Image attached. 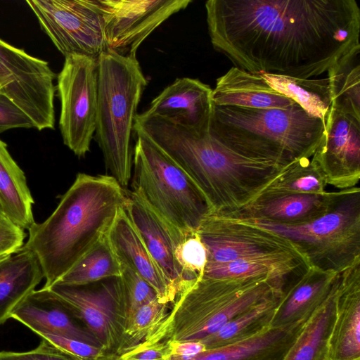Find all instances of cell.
<instances>
[{"instance_id":"obj_1","label":"cell","mask_w":360,"mask_h":360,"mask_svg":"<svg viewBox=\"0 0 360 360\" xmlns=\"http://www.w3.org/2000/svg\"><path fill=\"white\" fill-rule=\"evenodd\" d=\"M213 48L240 70L318 77L360 49L355 0H209Z\"/></svg>"},{"instance_id":"obj_2","label":"cell","mask_w":360,"mask_h":360,"mask_svg":"<svg viewBox=\"0 0 360 360\" xmlns=\"http://www.w3.org/2000/svg\"><path fill=\"white\" fill-rule=\"evenodd\" d=\"M134 132L148 137L190 176L212 213L232 212L251 202L288 166L244 156L209 131H197L145 112L136 115Z\"/></svg>"},{"instance_id":"obj_3","label":"cell","mask_w":360,"mask_h":360,"mask_svg":"<svg viewBox=\"0 0 360 360\" xmlns=\"http://www.w3.org/2000/svg\"><path fill=\"white\" fill-rule=\"evenodd\" d=\"M127 191L110 175L78 173L56 208L34 223L22 248L32 252L48 288L108 235Z\"/></svg>"},{"instance_id":"obj_4","label":"cell","mask_w":360,"mask_h":360,"mask_svg":"<svg viewBox=\"0 0 360 360\" xmlns=\"http://www.w3.org/2000/svg\"><path fill=\"white\" fill-rule=\"evenodd\" d=\"M210 134L244 156L288 165L311 158L326 135V123L295 103L285 108L213 104Z\"/></svg>"},{"instance_id":"obj_5","label":"cell","mask_w":360,"mask_h":360,"mask_svg":"<svg viewBox=\"0 0 360 360\" xmlns=\"http://www.w3.org/2000/svg\"><path fill=\"white\" fill-rule=\"evenodd\" d=\"M196 232L207 252L201 278L266 275L288 285L309 266L300 249L285 238L216 213L208 214Z\"/></svg>"},{"instance_id":"obj_6","label":"cell","mask_w":360,"mask_h":360,"mask_svg":"<svg viewBox=\"0 0 360 360\" xmlns=\"http://www.w3.org/2000/svg\"><path fill=\"white\" fill-rule=\"evenodd\" d=\"M286 285L266 275L200 278L177 295L165 319L142 342L200 341L251 307L282 296Z\"/></svg>"},{"instance_id":"obj_7","label":"cell","mask_w":360,"mask_h":360,"mask_svg":"<svg viewBox=\"0 0 360 360\" xmlns=\"http://www.w3.org/2000/svg\"><path fill=\"white\" fill-rule=\"evenodd\" d=\"M97 60L96 140L106 169L124 188L132 174L131 140L147 80L136 57L121 56L107 49Z\"/></svg>"},{"instance_id":"obj_8","label":"cell","mask_w":360,"mask_h":360,"mask_svg":"<svg viewBox=\"0 0 360 360\" xmlns=\"http://www.w3.org/2000/svg\"><path fill=\"white\" fill-rule=\"evenodd\" d=\"M134 133L132 191L183 232L197 231L212 213L206 198L167 153L143 134Z\"/></svg>"},{"instance_id":"obj_9","label":"cell","mask_w":360,"mask_h":360,"mask_svg":"<svg viewBox=\"0 0 360 360\" xmlns=\"http://www.w3.org/2000/svg\"><path fill=\"white\" fill-rule=\"evenodd\" d=\"M233 219L285 238L300 249L309 266L323 271L342 272L360 262L359 186L340 190L325 213L304 224L287 225L259 219Z\"/></svg>"},{"instance_id":"obj_10","label":"cell","mask_w":360,"mask_h":360,"mask_svg":"<svg viewBox=\"0 0 360 360\" xmlns=\"http://www.w3.org/2000/svg\"><path fill=\"white\" fill-rule=\"evenodd\" d=\"M60 103L59 129L63 143L82 158L90 150L96 131L98 104L97 58L65 57L56 86Z\"/></svg>"},{"instance_id":"obj_11","label":"cell","mask_w":360,"mask_h":360,"mask_svg":"<svg viewBox=\"0 0 360 360\" xmlns=\"http://www.w3.org/2000/svg\"><path fill=\"white\" fill-rule=\"evenodd\" d=\"M26 4L64 57L98 58L108 49L100 0H27Z\"/></svg>"},{"instance_id":"obj_12","label":"cell","mask_w":360,"mask_h":360,"mask_svg":"<svg viewBox=\"0 0 360 360\" xmlns=\"http://www.w3.org/2000/svg\"><path fill=\"white\" fill-rule=\"evenodd\" d=\"M54 78L46 61L0 38L1 93L18 105L39 131L54 128Z\"/></svg>"},{"instance_id":"obj_13","label":"cell","mask_w":360,"mask_h":360,"mask_svg":"<svg viewBox=\"0 0 360 360\" xmlns=\"http://www.w3.org/2000/svg\"><path fill=\"white\" fill-rule=\"evenodd\" d=\"M44 288L97 340L106 355L117 356L121 338L118 277L82 285L54 283Z\"/></svg>"},{"instance_id":"obj_14","label":"cell","mask_w":360,"mask_h":360,"mask_svg":"<svg viewBox=\"0 0 360 360\" xmlns=\"http://www.w3.org/2000/svg\"><path fill=\"white\" fill-rule=\"evenodd\" d=\"M108 49L136 57L141 43L191 0H100Z\"/></svg>"},{"instance_id":"obj_15","label":"cell","mask_w":360,"mask_h":360,"mask_svg":"<svg viewBox=\"0 0 360 360\" xmlns=\"http://www.w3.org/2000/svg\"><path fill=\"white\" fill-rule=\"evenodd\" d=\"M124 210L132 222L150 255L177 295L197 280L180 265L177 253L190 233L172 225L135 193L127 191Z\"/></svg>"},{"instance_id":"obj_16","label":"cell","mask_w":360,"mask_h":360,"mask_svg":"<svg viewBox=\"0 0 360 360\" xmlns=\"http://www.w3.org/2000/svg\"><path fill=\"white\" fill-rule=\"evenodd\" d=\"M327 185L347 189L360 180V120L330 106L323 141L311 158Z\"/></svg>"},{"instance_id":"obj_17","label":"cell","mask_w":360,"mask_h":360,"mask_svg":"<svg viewBox=\"0 0 360 360\" xmlns=\"http://www.w3.org/2000/svg\"><path fill=\"white\" fill-rule=\"evenodd\" d=\"M324 360H360V262L340 274Z\"/></svg>"},{"instance_id":"obj_18","label":"cell","mask_w":360,"mask_h":360,"mask_svg":"<svg viewBox=\"0 0 360 360\" xmlns=\"http://www.w3.org/2000/svg\"><path fill=\"white\" fill-rule=\"evenodd\" d=\"M212 89L197 79L177 78L150 103L146 113L197 131H209Z\"/></svg>"},{"instance_id":"obj_19","label":"cell","mask_w":360,"mask_h":360,"mask_svg":"<svg viewBox=\"0 0 360 360\" xmlns=\"http://www.w3.org/2000/svg\"><path fill=\"white\" fill-rule=\"evenodd\" d=\"M339 192L340 190L316 194H260L238 210L216 214L237 219H252L279 224H301L325 213Z\"/></svg>"},{"instance_id":"obj_20","label":"cell","mask_w":360,"mask_h":360,"mask_svg":"<svg viewBox=\"0 0 360 360\" xmlns=\"http://www.w3.org/2000/svg\"><path fill=\"white\" fill-rule=\"evenodd\" d=\"M340 273L309 266L302 276L285 287L271 326L288 328L302 325L327 300Z\"/></svg>"},{"instance_id":"obj_21","label":"cell","mask_w":360,"mask_h":360,"mask_svg":"<svg viewBox=\"0 0 360 360\" xmlns=\"http://www.w3.org/2000/svg\"><path fill=\"white\" fill-rule=\"evenodd\" d=\"M107 236L120 264L146 281L155 290L160 302L172 304L177 294L150 255L124 207Z\"/></svg>"},{"instance_id":"obj_22","label":"cell","mask_w":360,"mask_h":360,"mask_svg":"<svg viewBox=\"0 0 360 360\" xmlns=\"http://www.w3.org/2000/svg\"><path fill=\"white\" fill-rule=\"evenodd\" d=\"M11 318L34 333H50L101 347L97 340L46 288L34 290L14 309Z\"/></svg>"},{"instance_id":"obj_23","label":"cell","mask_w":360,"mask_h":360,"mask_svg":"<svg viewBox=\"0 0 360 360\" xmlns=\"http://www.w3.org/2000/svg\"><path fill=\"white\" fill-rule=\"evenodd\" d=\"M212 100L217 105L257 109L285 108L295 103L272 89L259 72L236 67L217 78Z\"/></svg>"},{"instance_id":"obj_24","label":"cell","mask_w":360,"mask_h":360,"mask_svg":"<svg viewBox=\"0 0 360 360\" xmlns=\"http://www.w3.org/2000/svg\"><path fill=\"white\" fill-rule=\"evenodd\" d=\"M302 325L269 326L248 338L207 349L192 357L172 356L171 360H282Z\"/></svg>"},{"instance_id":"obj_25","label":"cell","mask_w":360,"mask_h":360,"mask_svg":"<svg viewBox=\"0 0 360 360\" xmlns=\"http://www.w3.org/2000/svg\"><path fill=\"white\" fill-rule=\"evenodd\" d=\"M43 279L37 257L27 250L0 258V325Z\"/></svg>"},{"instance_id":"obj_26","label":"cell","mask_w":360,"mask_h":360,"mask_svg":"<svg viewBox=\"0 0 360 360\" xmlns=\"http://www.w3.org/2000/svg\"><path fill=\"white\" fill-rule=\"evenodd\" d=\"M34 200L25 174L0 139V210L12 221L28 230L35 223Z\"/></svg>"},{"instance_id":"obj_27","label":"cell","mask_w":360,"mask_h":360,"mask_svg":"<svg viewBox=\"0 0 360 360\" xmlns=\"http://www.w3.org/2000/svg\"><path fill=\"white\" fill-rule=\"evenodd\" d=\"M278 93L290 98L309 114L326 121L331 106L328 78L299 79L285 75L259 72Z\"/></svg>"},{"instance_id":"obj_28","label":"cell","mask_w":360,"mask_h":360,"mask_svg":"<svg viewBox=\"0 0 360 360\" xmlns=\"http://www.w3.org/2000/svg\"><path fill=\"white\" fill-rule=\"evenodd\" d=\"M339 278L327 300L302 326L282 360H324Z\"/></svg>"},{"instance_id":"obj_29","label":"cell","mask_w":360,"mask_h":360,"mask_svg":"<svg viewBox=\"0 0 360 360\" xmlns=\"http://www.w3.org/2000/svg\"><path fill=\"white\" fill-rule=\"evenodd\" d=\"M281 297L271 298L251 307L200 342L206 349H212L248 338L269 328Z\"/></svg>"},{"instance_id":"obj_30","label":"cell","mask_w":360,"mask_h":360,"mask_svg":"<svg viewBox=\"0 0 360 360\" xmlns=\"http://www.w3.org/2000/svg\"><path fill=\"white\" fill-rule=\"evenodd\" d=\"M360 49L328 70L331 107L360 120Z\"/></svg>"},{"instance_id":"obj_31","label":"cell","mask_w":360,"mask_h":360,"mask_svg":"<svg viewBox=\"0 0 360 360\" xmlns=\"http://www.w3.org/2000/svg\"><path fill=\"white\" fill-rule=\"evenodd\" d=\"M121 271L120 262L106 236L55 283L86 285L109 278L119 277Z\"/></svg>"},{"instance_id":"obj_32","label":"cell","mask_w":360,"mask_h":360,"mask_svg":"<svg viewBox=\"0 0 360 360\" xmlns=\"http://www.w3.org/2000/svg\"><path fill=\"white\" fill-rule=\"evenodd\" d=\"M326 185L311 158H301L285 167L260 194L323 193Z\"/></svg>"},{"instance_id":"obj_33","label":"cell","mask_w":360,"mask_h":360,"mask_svg":"<svg viewBox=\"0 0 360 360\" xmlns=\"http://www.w3.org/2000/svg\"><path fill=\"white\" fill-rule=\"evenodd\" d=\"M168 312V304L156 297L139 307L124 324L117 356L141 343L162 323Z\"/></svg>"},{"instance_id":"obj_34","label":"cell","mask_w":360,"mask_h":360,"mask_svg":"<svg viewBox=\"0 0 360 360\" xmlns=\"http://www.w3.org/2000/svg\"><path fill=\"white\" fill-rule=\"evenodd\" d=\"M121 266V274L118 277L117 322L122 336L124 324L134 311L158 296L154 288L146 281L127 266L123 264Z\"/></svg>"},{"instance_id":"obj_35","label":"cell","mask_w":360,"mask_h":360,"mask_svg":"<svg viewBox=\"0 0 360 360\" xmlns=\"http://www.w3.org/2000/svg\"><path fill=\"white\" fill-rule=\"evenodd\" d=\"M177 259L191 277L198 280L202 276L207 262V252L196 231L186 236L179 249Z\"/></svg>"},{"instance_id":"obj_36","label":"cell","mask_w":360,"mask_h":360,"mask_svg":"<svg viewBox=\"0 0 360 360\" xmlns=\"http://www.w3.org/2000/svg\"><path fill=\"white\" fill-rule=\"evenodd\" d=\"M38 335L78 360H103L106 356L101 347L84 341L50 333Z\"/></svg>"},{"instance_id":"obj_37","label":"cell","mask_w":360,"mask_h":360,"mask_svg":"<svg viewBox=\"0 0 360 360\" xmlns=\"http://www.w3.org/2000/svg\"><path fill=\"white\" fill-rule=\"evenodd\" d=\"M26 237L25 229L4 214H0V258L20 250Z\"/></svg>"},{"instance_id":"obj_38","label":"cell","mask_w":360,"mask_h":360,"mask_svg":"<svg viewBox=\"0 0 360 360\" xmlns=\"http://www.w3.org/2000/svg\"><path fill=\"white\" fill-rule=\"evenodd\" d=\"M0 360H78L45 340L36 348L22 352H0Z\"/></svg>"},{"instance_id":"obj_39","label":"cell","mask_w":360,"mask_h":360,"mask_svg":"<svg viewBox=\"0 0 360 360\" xmlns=\"http://www.w3.org/2000/svg\"><path fill=\"white\" fill-rule=\"evenodd\" d=\"M16 128H34L32 120L11 100L0 92V134Z\"/></svg>"},{"instance_id":"obj_40","label":"cell","mask_w":360,"mask_h":360,"mask_svg":"<svg viewBox=\"0 0 360 360\" xmlns=\"http://www.w3.org/2000/svg\"><path fill=\"white\" fill-rule=\"evenodd\" d=\"M169 343H140L120 356H114L115 360H171Z\"/></svg>"},{"instance_id":"obj_41","label":"cell","mask_w":360,"mask_h":360,"mask_svg":"<svg viewBox=\"0 0 360 360\" xmlns=\"http://www.w3.org/2000/svg\"><path fill=\"white\" fill-rule=\"evenodd\" d=\"M171 356L174 357H192L203 351L205 347L200 341L170 342Z\"/></svg>"},{"instance_id":"obj_42","label":"cell","mask_w":360,"mask_h":360,"mask_svg":"<svg viewBox=\"0 0 360 360\" xmlns=\"http://www.w3.org/2000/svg\"><path fill=\"white\" fill-rule=\"evenodd\" d=\"M0 214H3L1 213V210H0Z\"/></svg>"},{"instance_id":"obj_43","label":"cell","mask_w":360,"mask_h":360,"mask_svg":"<svg viewBox=\"0 0 360 360\" xmlns=\"http://www.w3.org/2000/svg\"><path fill=\"white\" fill-rule=\"evenodd\" d=\"M0 92H1V87H0Z\"/></svg>"}]
</instances>
